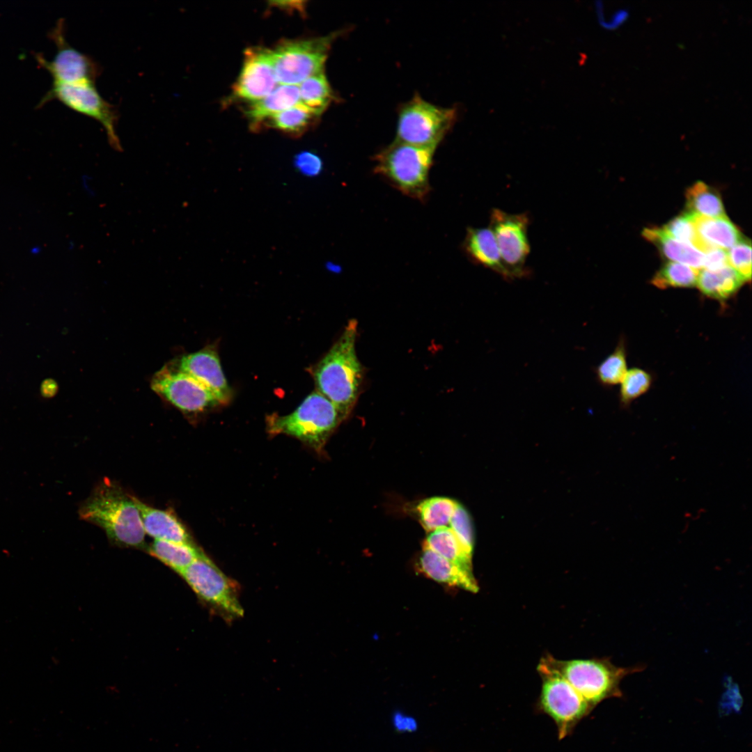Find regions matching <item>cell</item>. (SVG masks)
<instances>
[{
    "mask_svg": "<svg viewBox=\"0 0 752 752\" xmlns=\"http://www.w3.org/2000/svg\"><path fill=\"white\" fill-rule=\"evenodd\" d=\"M458 503L444 496H433L416 506L419 521L428 533L449 526Z\"/></svg>",
    "mask_w": 752,
    "mask_h": 752,
    "instance_id": "cell-25",
    "label": "cell"
},
{
    "mask_svg": "<svg viewBox=\"0 0 752 752\" xmlns=\"http://www.w3.org/2000/svg\"><path fill=\"white\" fill-rule=\"evenodd\" d=\"M538 673L542 680L538 707L555 721L558 737L563 739L593 709L562 677L546 671Z\"/></svg>",
    "mask_w": 752,
    "mask_h": 752,
    "instance_id": "cell-10",
    "label": "cell"
},
{
    "mask_svg": "<svg viewBox=\"0 0 752 752\" xmlns=\"http://www.w3.org/2000/svg\"><path fill=\"white\" fill-rule=\"evenodd\" d=\"M334 36L285 41L272 49L268 57L278 83L297 85L323 72Z\"/></svg>",
    "mask_w": 752,
    "mask_h": 752,
    "instance_id": "cell-7",
    "label": "cell"
},
{
    "mask_svg": "<svg viewBox=\"0 0 752 752\" xmlns=\"http://www.w3.org/2000/svg\"><path fill=\"white\" fill-rule=\"evenodd\" d=\"M416 569L419 573L437 582L456 586L472 593L478 590L473 571L468 570L430 549L423 548Z\"/></svg>",
    "mask_w": 752,
    "mask_h": 752,
    "instance_id": "cell-16",
    "label": "cell"
},
{
    "mask_svg": "<svg viewBox=\"0 0 752 752\" xmlns=\"http://www.w3.org/2000/svg\"><path fill=\"white\" fill-rule=\"evenodd\" d=\"M149 554L180 574L204 554L194 543H178L155 540L148 547Z\"/></svg>",
    "mask_w": 752,
    "mask_h": 752,
    "instance_id": "cell-23",
    "label": "cell"
},
{
    "mask_svg": "<svg viewBox=\"0 0 752 752\" xmlns=\"http://www.w3.org/2000/svg\"><path fill=\"white\" fill-rule=\"evenodd\" d=\"M41 246L38 245H33L29 249V253L32 256H38L41 253Z\"/></svg>",
    "mask_w": 752,
    "mask_h": 752,
    "instance_id": "cell-38",
    "label": "cell"
},
{
    "mask_svg": "<svg viewBox=\"0 0 752 752\" xmlns=\"http://www.w3.org/2000/svg\"><path fill=\"white\" fill-rule=\"evenodd\" d=\"M626 355L622 342L597 368L598 379L604 385L620 383L627 373Z\"/></svg>",
    "mask_w": 752,
    "mask_h": 752,
    "instance_id": "cell-30",
    "label": "cell"
},
{
    "mask_svg": "<svg viewBox=\"0 0 752 752\" xmlns=\"http://www.w3.org/2000/svg\"><path fill=\"white\" fill-rule=\"evenodd\" d=\"M435 149L395 140L374 157V172L412 198L424 201L430 187V170Z\"/></svg>",
    "mask_w": 752,
    "mask_h": 752,
    "instance_id": "cell-4",
    "label": "cell"
},
{
    "mask_svg": "<svg viewBox=\"0 0 752 752\" xmlns=\"http://www.w3.org/2000/svg\"><path fill=\"white\" fill-rule=\"evenodd\" d=\"M642 234L657 246L664 257L673 262L687 265L698 270L703 267L704 253L695 246L672 238L661 228H645Z\"/></svg>",
    "mask_w": 752,
    "mask_h": 752,
    "instance_id": "cell-21",
    "label": "cell"
},
{
    "mask_svg": "<svg viewBox=\"0 0 752 752\" xmlns=\"http://www.w3.org/2000/svg\"><path fill=\"white\" fill-rule=\"evenodd\" d=\"M489 219V228L494 235L509 279L525 276L528 274L526 262L531 251L528 216L494 208Z\"/></svg>",
    "mask_w": 752,
    "mask_h": 752,
    "instance_id": "cell-11",
    "label": "cell"
},
{
    "mask_svg": "<svg viewBox=\"0 0 752 752\" xmlns=\"http://www.w3.org/2000/svg\"><path fill=\"white\" fill-rule=\"evenodd\" d=\"M300 103L319 116L334 99L333 92L324 72L309 77L299 86Z\"/></svg>",
    "mask_w": 752,
    "mask_h": 752,
    "instance_id": "cell-27",
    "label": "cell"
},
{
    "mask_svg": "<svg viewBox=\"0 0 752 752\" xmlns=\"http://www.w3.org/2000/svg\"><path fill=\"white\" fill-rule=\"evenodd\" d=\"M317 117L306 107L299 103L271 116L268 118L267 123L269 126L284 134L298 136L311 127Z\"/></svg>",
    "mask_w": 752,
    "mask_h": 752,
    "instance_id": "cell-28",
    "label": "cell"
},
{
    "mask_svg": "<svg viewBox=\"0 0 752 752\" xmlns=\"http://www.w3.org/2000/svg\"><path fill=\"white\" fill-rule=\"evenodd\" d=\"M686 200L688 212L708 218L726 215L719 194L701 181L696 182L687 190Z\"/></svg>",
    "mask_w": 752,
    "mask_h": 752,
    "instance_id": "cell-26",
    "label": "cell"
},
{
    "mask_svg": "<svg viewBox=\"0 0 752 752\" xmlns=\"http://www.w3.org/2000/svg\"><path fill=\"white\" fill-rule=\"evenodd\" d=\"M651 382L650 375L643 369L634 368L627 371L620 382L621 402L628 405L645 393L649 389Z\"/></svg>",
    "mask_w": 752,
    "mask_h": 752,
    "instance_id": "cell-31",
    "label": "cell"
},
{
    "mask_svg": "<svg viewBox=\"0 0 752 752\" xmlns=\"http://www.w3.org/2000/svg\"><path fill=\"white\" fill-rule=\"evenodd\" d=\"M244 56L242 70L233 86V94L239 99L253 102L269 95L278 82L267 49L249 48Z\"/></svg>",
    "mask_w": 752,
    "mask_h": 752,
    "instance_id": "cell-15",
    "label": "cell"
},
{
    "mask_svg": "<svg viewBox=\"0 0 752 752\" xmlns=\"http://www.w3.org/2000/svg\"><path fill=\"white\" fill-rule=\"evenodd\" d=\"M745 280L730 265L716 272L702 269L698 272L696 285L705 295L718 300H725L744 283Z\"/></svg>",
    "mask_w": 752,
    "mask_h": 752,
    "instance_id": "cell-22",
    "label": "cell"
},
{
    "mask_svg": "<svg viewBox=\"0 0 752 752\" xmlns=\"http://www.w3.org/2000/svg\"><path fill=\"white\" fill-rule=\"evenodd\" d=\"M537 668L562 677L593 709L605 699L621 697V680L643 668L616 666L607 658L560 660L547 655Z\"/></svg>",
    "mask_w": 752,
    "mask_h": 752,
    "instance_id": "cell-3",
    "label": "cell"
},
{
    "mask_svg": "<svg viewBox=\"0 0 752 752\" xmlns=\"http://www.w3.org/2000/svg\"><path fill=\"white\" fill-rule=\"evenodd\" d=\"M692 214L699 249L703 253L712 248L729 249L742 239L739 229L726 215L708 218Z\"/></svg>",
    "mask_w": 752,
    "mask_h": 752,
    "instance_id": "cell-19",
    "label": "cell"
},
{
    "mask_svg": "<svg viewBox=\"0 0 752 752\" xmlns=\"http://www.w3.org/2000/svg\"><path fill=\"white\" fill-rule=\"evenodd\" d=\"M343 420L334 404L316 390L292 413L268 416L267 429L270 434L293 437L319 452Z\"/></svg>",
    "mask_w": 752,
    "mask_h": 752,
    "instance_id": "cell-5",
    "label": "cell"
},
{
    "mask_svg": "<svg viewBox=\"0 0 752 752\" xmlns=\"http://www.w3.org/2000/svg\"><path fill=\"white\" fill-rule=\"evenodd\" d=\"M357 323L349 322L339 338L312 368L317 391L336 407L343 419L358 399L363 370L356 352Z\"/></svg>",
    "mask_w": 752,
    "mask_h": 752,
    "instance_id": "cell-1",
    "label": "cell"
},
{
    "mask_svg": "<svg viewBox=\"0 0 752 752\" xmlns=\"http://www.w3.org/2000/svg\"><path fill=\"white\" fill-rule=\"evenodd\" d=\"M141 517L146 534L155 540L194 543L183 524L171 512L154 508L132 496Z\"/></svg>",
    "mask_w": 752,
    "mask_h": 752,
    "instance_id": "cell-17",
    "label": "cell"
},
{
    "mask_svg": "<svg viewBox=\"0 0 752 752\" xmlns=\"http://www.w3.org/2000/svg\"><path fill=\"white\" fill-rule=\"evenodd\" d=\"M79 517L100 527L114 544L143 548L146 532L132 496L109 479L103 480L80 506Z\"/></svg>",
    "mask_w": 752,
    "mask_h": 752,
    "instance_id": "cell-2",
    "label": "cell"
},
{
    "mask_svg": "<svg viewBox=\"0 0 752 752\" xmlns=\"http://www.w3.org/2000/svg\"><path fill=\"white\" fill-rule=\"evenodd\" d=\"M463 248L473 262L509 279L494 235L489 227L469 228Z\"/></svg>",
    "mask_w": 752,
    "mask_h": 752,
    "instance_id": "cell-18",
    "label": "cell"
},
{
    "mask_svg": "<svg viewBox=\"0 0 752 752\" xmlns=\"http://www.w3.org/2000/svg\"><path fill=\"white\" fill-rule=\"evenodd\" d=\"M423 549H428L444 558L472 571L471 558L463 551L457 538L448 527L430 532L425 538Z\"/></svg>",
    "mask_w": 752,
    "mask_h": 752,
    "instance_id": "cell-24",
    "label": "cell"
},
{
    "mask_svg": "<svg viewBox=\"0 0 752 752\" xmlns=\"http://www.w3.org/2000/svg\"><path fill=\"white\" fill-rule=\"evenodd\" d=\"M456 119L455 108L434 105L416 95L399 111L395 140L436 150Z\"/></svg>",
    "mask_w": 752,
    "mask_h": 752,
    "instance_id": "cell-6",
    "label": "cell"
},
{
    "mask_svg": "<svg viewBox=\"0 0 752 752\" xmlns=\"http://www.w3.org/2000/svg\"><path fill=\"white\" fill-rule=\"evenodd\" d=\"M699 271L687 265L668 262L656 273L652 283L664 289L668 287L690 288L696 285Z\"/></svg>",
    "mask_w": 752,
    "mask_h": 752,
    "instance_id": "cell-29",
    "label": "cell"
},
{
    "mask_svg": "<svg viewBox=\"0 0 752 752\" xmlns=\"http://www.w3.org/2000/svg\"><path fill=\"white\" fill-rule=\"evenodd\" d=\"M393 723L395 730L400 732H412L417 728L415 719L401 712L393 714Z\"/></svg>",
    "mask_w": 752,
    "mask_h": 752,
    "instance_id": "cell-37",
    "label": "cell"
},
{
    "mask_svg": "<svg viewBox=\"0 0 752 752\" xmlns=\"http://www.w3.org/2000/svg\"><path fill=\"white\" fill-rule=\"evenodd\" d=\"M180 575L203 602L224 618L243 616L237 586L205 554Z\"/></svg>",
    "mask_w": 752,
    "mask_h": 752,
    "instance_id": "cell-8",
    "label": "cell"
},
{
    "mask_svg": "<svg viewBox=\"0 0 752 752\" xmlns=\"http://www.w3.org/2000/svg\"><path fill=\"white\" fill-rule=\"evenodd\" d=\"M150 386L158 395L187 414H200L221 405L199 382L167 365L154 375Z\"/></svg>",
    "mask_w": 752,
    "mask_h": 752,
    "instance_id": "cell-12",
    "label": "cell"
},
{
    "mask_svg": "<svg viewBox=\"0 0 752 752\" xmlns=\"http://www.w3.org/2000/svg\"><path fill=\"white\" fill-rule=\"evenodd\" d=\"M52 100H58L72 110L100 123L111 146L117 149L120 147L116 132L117 111L102 97L94 82H54L41 104Z\"/></svg>",
    "mask_w": 752,
    "mask_h": 752,
    "instance_id": "cell-9",
    "label": "cell"
},
{
    "mask_svg": "<svg viewBox=\"0 0 752 752\" xmlns=\"http://www.w3.org/2000/svg\"><path fill=\"white\" fill-rule=\"evenodd\" d=\"M448 527L455 534L464 553L472 558L473 535L471 522L468 512L459 503L454 511Z\"/></svg>",
    "mask_w": 752,
    "mask_h": 752,
    "instance_id": "cell-33",
    "label": "cell"
},
{
    "mask_svg": "<svg viewBox=\"0 0 752 752\" xmlns=\"http://www.w3.org/2000/svg\"><path fill=\"white\" fill-rule=\"evenodd\" d=\"M295 166L306 175H315L320 172L322 163L320 157L311 152H302L295 157Z\"/></svg>",
    "mask_w": 752,
    "mask_h": 752,
    "instance_id": "cell-35",
    "label": "cell"
},
{
    "mask_svg": "<svg viewBox=\"0 0 752 752\" xmlns=\"http://www.w3.org/2000/svg\"><path fill=\"white\" fill-rule=\"evenodd\" d=\"M661 229L672 238L699 249L700 243L691 213L686 212L673 218Z\"/></svg>",
    "mask_w": 752,
    "mask_h": 752,
    "instance_id": "cell-32",
    "label": "cell"
},
{
    "mask_svg": "<svg viewBox=\"0 0 752 752\" xmlns=\"http://www.w3.org/2000/svg\"><path fill=\"white\" fill-rule=\"evenodd\" d=\"M64 33V22L61 19L51 33L57 49L54 58L49 61L36 55L37 61L50 73L54 82L95 83L101 72L100 65L88 55L72 47Z\"/></svg>",
    "mask_w": 752,
    "mask_h": 752,
    "instance_id": "cell-13",
    "label": "cell"
},
{
    "mask_svg": "<svg viewBox=\"0 0 752 752\" xmlns=\"http://www.w3.org/2000/svg\"><path fill=\"white\" fill-rule=\"evenodd\" d=\"M166 365L199 382L221 405L230 401L232 391L222 370L218 352L213 346L177 357Z\"/></svg>",
    "mask_w": 752,
    "mask_h": 752,
    "instance_id": "cell-14",
    "label": "cell"
},
{
    "mask_svg": "<svg viewBox=\"0 0 752 752\" xmlns=\"http://www.w3.org/2000/svg\"><path fill=\"white\" fill-rule=\"evenodd\" d=\"M299 103V86L281 84L265 97L250 102L245 113L251 123L256 126L271 116Z\"/></svg>",
    "mask_w": 752,
    "mask_h": 752,
    "instance_id": "cell-20",
    "label": "cell"
},
{
    "mask_svg": "<svg viewBox=\"0 0 752 752\" xmlns=\"http://www.w3.org/2000/svg\"><path fill=\"white\" fill-rule=\"evenodd\" d=\"M728 263L746 282L751 277V245L742 239L727 251Z\"/></svg>",
    "mask_w": 752,
    "mask_h": 752,
    "instance_id": "cell-34",
    "label": "cell"
},
{
    "mask_svg": "<svg viewBox=\"0 0 752 752\" xmlns=\"http://www.w3.org/2000/svg\"><path fill=\"white\" fill-rule=\"evenodd\" d=\"M728 265L727 251L712 248L704 252L703 269L716 272Z\"/></svg>",
    "mask_w": 752,
    "mask_h": 752,
    "instance_id": "cell-36",
    "label": "cell"
}]
</instances>
